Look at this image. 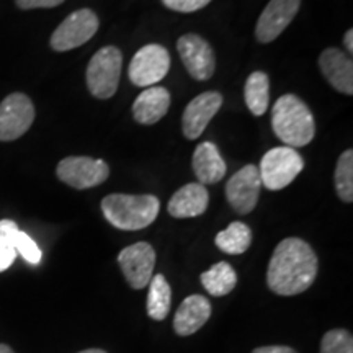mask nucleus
<instances>
[{"mask_svg": "<svg viewBox=\"0 0 353 353\" xmlns=\"http://www.w3.org/2000/svg\"><path fill=\"white\" fill-rule=\"evenodd\" d=\"M319 260L312 247L298 237H288L275 247L267 268V285L280 296L304 293L314 283Z\"/></svg>", "mask_w": 353, "mask_h": 353, "instance_id": "1", "label": "nucleus"}, {"mask_svg": "<svg viewBox=\"0 0 353 353\" xmlns=\"http://www.w3.org/2000/svg\"><path fill=\"white\" fill-rule=\"evenodd\" d=\"M272 126L288 148H303L314 139L316 123L311 110L296 95L280 97L272 110Z\"/></svg>", "mask_w": 353, "mask_h": 353, "instance_id": "2", "label": "nucleus"}, {"mask_svg": "<svg viewBox=\"0 0 353 353\" xmlns=\"http://www.w3.org/2000/svg\"><path fill=\"white\" fill-rule=\"evenodd\" d=\"M161 201L154 195H125L113 193L101 200L105 219L121 231H139L156 221Z\"/></svg>", "mask_w": 353, "mask_h": 353, "instance_id": "3", "label": "nucleus"}, {"mask_svg": "<svg viewBox=\"0 0 353 353\" xmlns=\"http://www.w3.org/2000/svg\"><path fill=\"white\" fill-rule=\"evenodd\" d=\"M123 56L114 46L97 51L87 68V87L95 99L107 100L117 94L121 77Z\"/></svg>", "mask_w": 353, "mask_h": 353, "instance_id": "4", "label": "nucleus"}, {"mask_svg": "<svg viewBox=\"0 0 353 353\" xmlns=\"http://www.w3.org/2000/svg\"><path fill=\"white\" fill-rule=\"evenodd\" d=\"M257 169L263 187L272 192H278L293 183L294 179L301 174L304 159L293 148L281 145L265 154Z\"/></svg>", "mask_w": 353, "mask_h": 353, "instance_id": "5", "label": "nucleus"}, {"mask_svg": "<svg viewBox=\"0 0 353 353\" xmlns=\"http://www.w3.org/2000/svg\"><path fill=\"white\" fill-rule=\"evenodd\" d=\"M99 25V17L90 8H81L70 13L51 34V48L57 52H64L82 46L94 38Z\"/></svg>", "mask_w": 353, "mask_h": 353, "instance_id": "6", "label": "nucleus"}, {"mask_svg": "<svg viewBox=\"0 0 353 353\" xmlns=\"http://www.w3.org/2000/svg\"><path fill=\"white\" fill-rule=\"evenodd\" d=\"M170 69V56L161 44H148L141 48L131 59L128 76L138 87H152L167 76Z\"/></svg>", "mask_w": 353, "mask_h": 353, "instance_id": "7", "label": "nucleus"}, {"mask_svg": "<svg viewBox=\"0 0 353 353\" xmlns=\"http://www.w3.org/2000/svg\"><path fill=\"white\" fill-rule=\"evenodd\" d=\"M57 179L76 190L99 187L108 179L110 167L100 159L65 157L57 164Z\"/></svg>", "mask_w": 353, "mask_h": 353, "instance_id": "8", "label": "nucleus"}, {"mask_svg": "<svg viewBox=\"0 0 353 353\" xmlns=\"http://www.w3.org/2000/svg\"><path fill=\"white\" fill-rule=\"evenodd\" d=\"M34 121V107L30 97L12 94L0 103V141H15L23 136Z\"/></svg>", "mask_w": 353, "mask_h": 353, "instance_id": "9", "label": "nucleus"}, {"mask_svg": "<svg viewBox=\"0 0 353 353\" xmlns=\"http://www.w3.org/2000/svg\"><path fill=\"white\" fill-rule=\"evenodd\" d=\"M118 263L132 290H143L151 281L156 267V250L148 242L125 247L118 255Z\"/></svg>", "mask_w": 353, "mask_h": 353, "instance_id": "10", "label": "nucleus"}, {"mask_svg": "<svg viewBox=\"0 0 353 353\" xmlns=\"http://www.w3.org/2000/svg\"><path fill=\"white\" fill-rule=\"evenodd\" d=\"M260 175L257 165H245L239 172H236L226 185V198L232 210L239 214H249L254 211L259 201Z\"/></svg>", "mask_w": 353, "mask_h": 353, "instance_id": "11", "label": "nucleus"}, {"mask_svg": "<svg viewBox=\"0 0 353 353\" xmlns=\"http://www.w3.org/2000/svg\"><path fill=\"white\" fill-rule=\"evenodd\" d=\"M176 50L180 52L185 68L195 81H208L214 74L216 59L213 48L206 39L198 34H183L176 43Z\"/></svg>", "mask_w": 353, "mask_h": 353, "instance_id": "12", "label": "nucleus"}, {"mask_svg": "<svg viewBox=\"0 0 353 353\" xmlns=\"http://www.w3.org/2000/svg\"><path fill=\"white\" fill-rule=\"evenodd\" d=\"M299 6L301 0H270L255 26V38L260 43L275 41L296 17Z\"/></svg>", "mask_w": 353, "mask_h": 353, "instance_id": "13", "label": "nucleus"}, {"mask_svg": "<svg viewBox=\"0 0 353 353\" xmlns=\"http://www.w3.org/2000/svg\"><path fill=\"white\" fill-rule=\"evenodd\" d=\"M223 105V95L218 92H205L193 99L185 108L182 117L183 134L187 139H196L203 134L210 121L219 112Z\"/></svg>", "mask_w": 353, "mask_h": 353, "instance_id": "14", "label": "nucleus"}, {"mask_svg": "<svg viewBox=\"0 0 353 353\" xmlns=\"http://www.w3.org/2000/svg\"><path fill=\"white\" fill-rule=\"evenodd\" d=\"M211 307L210 299H206L201 294H192L185 298L174 316V330L180 337H188L198 332L206 322L210 321Z\"/></svg>", "mask_w": 353, "mask_h": 353, "instance_id": "15", "label": "nucleus"}, {"mask_svg": "<svg viewBox=\"0 0 353 353\" xmlns=\"http://www.w3.org/2000/svg\"><path fill=\"white\" fill-rule=\"evenodd\" d=\"M319 68L330 87L341 94H353V63L350 56L337 48H327L319 56Z\"/></svg>", "mask_w": 353, "mask_h": 353, "instance_id": "16", "label": "nucleus"}, {"mask_svg": "<svg viewBox=\"0 0 353 353\" xmlns=\"http://www.w3.org/2000/svg\"><path fill=\"white\" fill-rule=\"evenodd\" d=\"M208 201L210 195L205 185L188 183L174 193L169 205H167V211H169L172 218L176 219L196 218L208 208Z\"/></svg>", "mask_w": 353, "mask_h": 353, "instance_id": "17", "label": "nucleus"}, {"mask_svg": "<svg viewBox=\"0 0 353 353\" xmlns=\"http://www.w3.org/2000/svg\"><path fill=\"white\" fill-rule=\"evenodd\" d=\"M169 107V92L164 87H149L132 103V117L141 125H154L165 117Z\"/></svg>", "mask_w": 353, "mask_h": 353, "instance_id": "18", "label": "nucleus"}, {"mask_svg": "<svg viewBox=\"0 0 353 353\" xmlns=\"http://www.w3.org/2000/svg\"><path fill=\"white\" fill-rule=\"evenodd\" d=\"M192 164L198 183L201 185L218 183L226 175V162L213 143H201L198 145Z\"/></svg>", "mask_w": 353, "mask_h": 353, "instance_id": "19", "label": "nucleus"}, {"mask_svg": "<svg viewBox=\"0 0 353 353\" xmlns=\"http://www.w3.org/2000/svg\"><path fill=\"white\" fill-rule=\"evenodd\" d=\"M200 280L211 296L221 298L226 296V294L236 288L237 273L228 262H218L210 270L203 272Z\"/></svg>", "mask_w": 353, "mask_h": 353, "instance_id": "20", "label": "nucleus"}, {"mask_svg": "<svg viewBox=\"0 0 353 353\" xmlns=\"http://www.w3.org/2000/svg\"><path fill=\"white\" fill-rule=\"evenodd\" d=\"M214 244L219 250L229 255H241L252 244V231L241 221H234L216 236Z\"/></svg>", "mask_w": 353, "mask_h": 353, "instance_id": "21", "label": "nucleus"}, {"mask_svg": "<svg viewBox=\"0 0 353 353\" xmlns=\"http://www.w3.org/2000/svg\"><path fill=\"white\" fill-rule=\"evenodd\" d=\"M245 105L254 117H262L268 108L270 100V81L265 72H252L245 81Z\"/></svg>", "mask_w": 353, "mask_h": 353, "instance_id": "22", "label": "nucleus"}, {"mask_svg": "<svg viewBox=\"0 0 353 353\" xmlns=\"http://www.w3.org/2000/svg\"><path fill=\"white\" fill-rule=\"evenodd\" d=\"M172 288L164 275L157 273L149 281L148 316L154 321H164L170 312Z\"/></svg>", "mask_w": 353, "mask_h": 353, "instance_id": "23", "label": "nucleus"}, {"mask_svg": "<svg viewBox=\"0 0 353 353\" xmlns=\"http://www.w3.org/2000/svg\"><path fill=\"white\" fill-rule=\"evenodd\" d=\"M335 190L342 201H353V151L347 149L337 161L335 169Z\"/></svg>", "mask_w": 353, "mask_h": 353, "instance_id": "24", "label": "nucleus"}, {"mask_svg": "<svg viewBox=\"0 0 353 353\" xmlns=\"http://www.w3.org/2000/svg\"><path fill=\"white\" fill-rule=\"evenodd\" d=\"M19 226L15 221H0V273L8 270L17 259V234Z\"/></svg>", "mask_w": 353, "mask_h": 353, "instance_id": "25", "label": "nucleus"}, {"mask_svg": "<svg viewBox=\"0 0 353 353\" xmlns=\"http://www.w3.org/2000/svg\"><path fill=\"white\" fill-rule=\"evenodd\" d=\"M321 353H353V335L347 329H332L321 341Z\"/></svg>", "mask_w": 353, "mask_h": 353, "instance_id": "26", "label": "nucleus"}, {"mask_svg": "<svg viewBox=\"0 0 353 353\" xmlns=\"http://www.w3.org/2000/svg\"><path fill=\"white\" fill-rule=\"evenodd\" d=\"M17 254H20L26 262L32 265H38L43 257L41 249H39L37 242L23 231H19V234H17Z\"/></svg>", "mask_w": 353, "mask_h": 353, "instance_id": "27", "label": "nucleus"}, {"mask_svg": "<svg viewBox=\"0 0 353 353\" xmlns=\"http://www.w3.org/2000/svg\"><path fill=\"white\" fill-rule=\"evenodd\" d=\"M211 0H162V3L167 8L174 12H182V13H190L196 12L200 8L206 7Z\"/></svg>", "mask_w": 353, "mask_h": 353, "instance_id": "28", "label": "nucleus"}, {"mask_svg": "<svg viewBox=\"0 0 353 353\" xmlns=\"http://www.w3.org/2000/svg\"><path fill=\"white\" fill-rule=\"evenodd\" d=\"M21 10H32V8H52L61 6L64 0H15Z\"/></svg>", "mask_w": 353, "mask_h": 353, "instance_id": "29", "label": "nucleus"}, {"mask_svg": "<svg viewBox=\"0 0 353 353\" xmlns=\"http://www.w3.org/2000/svg\"><path fill=\"white\" fill-rule=\"evenodd\" d=\"M252 353H298L294 348L286 345H267L255 348Z\"/></svg>", "mask_w": 353, "mask_h": 353, "instance_id": "30", "label": "nucleus"}, {"mask_svg": "<svg viewBox=\"0 0 353 353\" xmlns=\"http://www.w3.org/2000/svg\"><path fill=\"white\" fill-rule=\"evenodd\" d=\"M343 43H345L348 54H352V52H353V32H352V30H348V32L345 33V38H343Z\"/></svg>", "mask_w": 353, "mask_h": 353, "instance_id": "31", "label": "nucleus"}, {"mask_svg": "<svg viewBox=\"0 0 353 353\" xmlns=\"http://www.w3.org/2000/svg\"><path fill=\"white\" fill-rule=\"evenodd\" d=\"M0 353H15L12 350V347L6 345V343H0Z\"/></svg>", "mask_w": 353, "mask_h": 353, "instance_id": "32", "label": "nucleus"}, {"mask_svg": "<svg viewBox=\"0 0 353 353\" xmlns=\"http://www.w3.org/2000/svg\"><path fill=\"white\" fill-rule=\"evenodd\" d=\"M79 353H107V352L101 350V348H87V350H82Z\"/></svg>", "mask_w": 353, "mask_h": 353, "instance_id": "33", "label": "nucleus"}]
</instances>
